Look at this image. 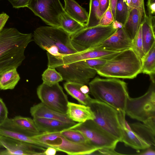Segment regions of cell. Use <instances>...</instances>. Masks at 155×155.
<instances>
[{
  "instance_id": "cell-1",
  "label": "cell",
  "mask_w": 155,
  "mask_h": 155,
  "mask_svg": "<svg viewBox=\"0 0 155 155\" xmlns=\"http://www.w3.org/2000/svg\"><path fill=\"white\" fill-rule=\"evenodd\" d=\"M32 33L20 32L15 28L0 32V76L10 69L17 68L25 59V50L33 41Z\"/></svg>"
},
{
  "instance_id": "cell-2",
  "label": "cell",
  "mask_w": 155,
  "mask_h": 155,
  "mask_svg": "<svg viewBox=\"0 0 155 155\" xmlns=\"http://www.w3.org/2000/svg\"><path fill=\"white\" fill-rule=\"evenodd\" d=\"M88 84L90 93L94 99L125 113L126 103L129 96L125 82L117 78L96 77Z\"/></svg>"
},
{
  "instance_id": "cell-3",
  "label": "cell",
  "mask_w": 155,
  "mask_h": 155,
  "mask_svg": "<svg viewBox=\"0 0 155 155\" xmlns=\"http://www.w3.org/2000/svg\"><path fill=\"white\" fill-rule=\"evenodd\" d=\"M33 37L39 47L57 58L78 53L71 43L70 34L61 28L40 27L34 31Z\"/></svg>"
},
{
  "instance_id": "cell-4",
  "label": "cell",
  "mask_w": 155,
  "mask_h": 155,
  "mask_svg": "<svg viewBox=\"0 0 155 155\" xmlns=\"http://www.w3.org/2000/svg\"><path fill=\"white\" fill-rule=\"evenodd\" d=\"M141 60L130 48L122 51L107 60L96 71L101 76L108 78L133 79L141 73Z\"/></svg>"
},
{
  "instance_id": "cell-5",
  "label": "cell",
  "mask_w": 155,
  "mask_h": 155,
  "mask_svg": "<svg viewBox=\"0 0 155 155\" xmlns=\"http://www.w3.org/2000/svg\"><path fill=\"white\" fill-rule=\"evenodd\" d=\"M125 112L130 118L142 122L155 132V81H151L148 91L142 96L127 97Z\"/></svg>"
},
{
  "instance_id": "cell-6",
  "label": "cell",
  "mask_w": 155,
  "mask_h": 155,
  "mask_svg": "<svg viewBox=\"0 0 155 155\" xmlns=\"http://www.w3.org/2000/svg\"><path fill=\"white\" fill-rule=\"evenodd\" d=\"M33 138L39 143L68 155L91 154L99 149L90 143L71 141L62 135L60 132L40 133L33 135Z\"/></svg>"
},
{
  "instance_id": "cell-7",
  "label": "cell",
  "mask_w": 155,
  "mask_h": 155,
  "mask_svg": "<svg viewBox=\"0 0 155 155\" xmlns=\"http://www.w3.org/2000/svg\"><path fill=\"white\" fill-rule=\"evenodd\" d=\"M88 106L94 115L93 120L119 142H122V131L118 111L105 103L93 98Z\"/></svg>"
},
{
  "instance_id": "cell-8",
  "label": "cell",
  "mask_w": 155,
  "mask_h": 155,
  "mask_svg": "<svg viewBox=\"0 0 155 155\" xmlns=\"http://www.w3.org/2000/svg\"><path fill=\"white\" fill-rule=\"evenodd\" d=\"M117 30L112 24L86 27L70 36L71 43L78 52L86 51L102 42Z\"/></svg>"
},
{
  "instance_id": "cell-9",
  "label": "cell",
  "mask_w": 155,
  "mask_h": 155,
  "mask_svg": "<svg viewBox=\"0 0 155 155\" xmlns=\"http://www.w3.org/2000/svg\"><path fill=\"white\" fill-rule=\"evenodd\" d=\"M81 133L89 143L99 149H115L118 140L106 132L93 120L77 123L70 128Z\"/></svg>"
},
{
  "instance_id": "cell-10",
  "label": "cell",
  "mask_w": 155,
  "mask_h": 155,
  "mask_svg": "<svg viewBox=\"0 0 155 155\" xmlns=\"http://www.w3.org/2000/svg\"><path fill=\"white\" fill-rule=\"evenodd\" d=\"M27 7L47 25L61 28L60 17L65 11L60 0H30Z\"/></svg>"
},
{
  "instance_id": "cell-11",
  "label": "cell",
  "mask_w": 155,
  "mask_h": 155,
  "mask_svg": "<svg viewBox=\"0 0 155 155\" xmlns=\"http://www.w3.org/2000/svg\"><path fill=\"white\" fill-rule=\"evenodd\" d=\"M37 94L41 102L55 111L66 114L69 101L59 83L51 86L42 83L38 87Z\"/></svg>"
},
{
  "instance_id": "cell-12",
  "label": "cell",
  "mask_w": 155,
  "mask_h": 155,
  "mask_svg": "<svg viewBox=\"0 0 155 155\" xmlns=\"http://www.w3.org/2000/svg\"><path fill=\"white\" fill-rule=\"evenodd\" d=\"M66 82H72L84 84H88L93 78L96 71L90 68L84 60L61 65L55 68Z\"/></svg>"
},
{
  "instance_id": "cell-13",
  "label": "cell",
  "mask_w": 155,
  "mask_h": 155,
  "mask_svg": "<svg viewBox=\"0 0 155 155\" xmlns=\"http://www.w3.org/2000/svg\"><path fill=\"white\" fill-rule=\"evenodd\" d=\"M0 155H45L46 148L0 135Z\"/></svg>"
},
{
  "instance_id": "cell-14",
  "label": "cell",
  "mask_w": 155,
  "mask_h": 155,
  "mask_svg": "<svg viewBox=\"0 0 155 155\" xmlns=\"http://www.w3.org/2000/svg\"><path fill=\"white\" fill-rule=\"evenodd\" d=\"M121 51L93 47L84 51L70 54L60 58H54L51 63L53 66L55 68L61 65L91 59L101 58L108 60Z\"/></svg>"
},
{
  "instance_id": "cell-15",
  "label": "cell",
  "mask_w": 155,
  "mask_h": 155,
  "mask_svg": "<svg viewBox=\"0 0 155 155\" xmlns=\"http://www.w3.org/2000/svg\"><path fill=\"white\" fill-rule=\"evenodd\" d=\"M0 135L47 148L48 147L35 140L33 136L35 134L23 130L15 125L11 118H8L0 125Z\"/></svg>"
},
{
  "instance_id": "cell-16",
  "label": "cell",
  "mask_w": 155,
  "mask_h": 155,
  "mask_svg": "<svg viewBox=\"0 0 155 155\" xmlns=\"http://www.w3.org/2000/svg\"><path fill=\"white\" fill-rule=\"evenodd\" d=\"M132 42V39L122 28L117 29L105 40L94 47L110 51H122L131 48Z\"/></svg>"
},
{
  "instance_id": "cell-17",
  "label": "cell",
  "mask_w": 155,
  "mask_h": 155,
  "mask_svg": "<svg viewBox=\"0 0 155 155\" xmlns=\"http://www.w3.org/2000/svg\"><path fill=\"white\" fill-rule=\"evenodd\" d=\"M118 112L122 134V142L137 150H143L151 147L131 129L125 120L126 114L121 112Z\"/></svg>"
},
{
  "instance_id": "cell-18",
  "label": "cell",
  "mask_w": 155,
  "mask_h": 155,
  "mask_svg": "<svg viewBox=\"0 0 155 155\" xmlns=\"http://www.w3.org/2000/svg\"><path fill=\"white\" fill-rule=\"evenodd\" d=\"M30 113L33 118L53 119L69 124L77 123L70 119L66 114L55 111L41 102L31 107L30 109Z\"/></svg>"
},
{
  "instance_id": "cell-19",
  "label": "cell",
  "mask_w": 155,
  "mask_h": 155,
  "mask_svg": "<svg viewBox=\"0 0 155 155\" xmlns=\"http://www.w3.org/2000/svg\"><path fill=\"white\" fill-rule=\"evenodd\" d=\"M66 114L70 119L78 123L93 120L95 118L94 114L89 107L69 101Z\"/></svg>"
},
{
  "instance_id": "cell-20",
  "label": "cell",
  "mask_w": 155,
  "mask_h": 155,
  "mask_svg": "<svg viewBox=\"0 0 155 155\" xmlns=\"http://www.w3.org/2000/svg\"><path fill=\"white\" fill-rule=\"evenodd\" d=\"M154 15H146L141 23L142 36L145 54L155 43Z\"/></svg>"
},
{
  "instance_id": "cell-21",
  "label": "cell",
  "mask_w": 155,
  "mask_h": 155,
  "mask_svg": "<svg viewBox=\"0 0 155 155\" xmlns=\"http://www.w3.org/2000/svg\"><path fill=\"white\" fill-rule=\"evenodd\" d=\"M41 133L60 132L70 128L75 124H69L56 120L45 118H33Z\"/></svg>"
},
{
  "instance_id": "cell-22",
  "label": "cell",
  "mask_w": 155,
  "mask_h": 155,
  "mask_svg": "<svg viewBox=\"0 0 155 155\" xmlns=\"http://www.w3.org/2000/svg\"><path fill=\"white\" fill-rule=\"evenodd\" d=\"M142 20L140 11L136 8H131L123 28L132 40L137 34Z\"/></svg>"
},
{
  "instance_id": "cell-23",
  "label": "cell",
  "mask_w": 155,
  "mask_h": 155,
  "mask_svg": "<svg viewBox=\"0 0 155 155\" xmlns=\"http://www.w3.org/2000/svg\"><path fill=\"white\" fill-rule=\"evenodd\" d=\"M64 2L65 12L74 19L85 25L89 16L85 9L74 0H65Z\"/></svg>"
},
{
  "instance_id": "cell-24",
  "label": "cell",
  "mask_w": 155,
  "mask_h": 155,
  "mask_svg": "<svg viewBox=\"0 0 155 155\" xmlns=\"http://www.w3.org/2000/svg\"><path fill=\"white\" fill-rule=\"evenodd\" d=\"M84 84L72 82H66L64 88L70 95L77 100L81 104L88 106L91 100L89 94H84L82 91Z\"/></svg>"
},
{
  "instance_id": "cell-25",
  "label": "cell",
  "mask_w": 155,
  "mask_h": 155,
  "mask_svg": "<svg viewBox=\"0 0 155 155\" xmlns=\"http://www.w3.org/2000/svg\"><path fill=\"white\" fill-rule=\"evenodd\" d=\"M131 129L151 146H155V132L144 124H129Z\"/></svg>"
},
{
  "instance_id": "cell-26",
  "label": "cell",
  "mask_w": 155,
  "mask_h": 155,
  "mask_svg": "<svg viewBox=\"0 0 155 155\" xmlns=\"http://www.w3.org/2000/svg\"><path fill=\"white\" fill-rule=\"evenodd\" d=\"M141 73L149 75L151 81H155V43L141 60Z\"/></svg>"
},
{
  "instance_id": "cell-27",
  "label": "cell",
  "mask_w": 155,
  "mask_h": 155,
  "mask_svg": "<svg viewBox=\"0 0 155 155\" xmlns=\"http://www.w3.org/2000/svg\"><path fill=\"white\" fill-rule=\"evenodd\" d=\"M17 68H13L3 73L0 76V89L12 90L14 88L20 79Z\"/></svg>"
},
{
  "instance_id": "cell-28",
  "label": "cell",
  "mask_w": 155,
  "mask_h": 155,
  "mask_svg": "<svg viewBox=\"0 0 155 155\" xmlns=\"http://www.w3.org/2000/svg\"><path fill=\"white\" fill-rule=\"evenodd\" d=\"M61 28L71 35L85 27L81 23L70 16L64 11L60 17Z\"/></svg>"
},
{
  "instance_id": "cell-29",
  "label": "cell",
  "mask_w": 155,
  "mask_h": 155,
  "mask_svg": "<svg viewBox=\"0 0 155 155\" xmlns=\"http://www.w3.org/2000/svg\"><path fill=\"white\" fill-rule=\"evenodd\" d=\"M11 119L15 125L23 130L35 134L41 133L37 127L33 118L17 116L11 118Z\"/></svg>"
},
{
  "instance_id": "cell-30",
  "label": "cell",
  "mask_w": 155,
  "mask_h": 155,
  "mask_svg": "<svg viewBox=\"0 0 155 155\" xmlns=\"http://www.w3.org/2000/svg\"><path fill=\"white\" fill-rule=\"evenodd\" d=\"M88 14V19L85 27H90L98 25L102 15L99 9V0H90Z\"/></svg>"
},
{
  "instance_id": "cell-31",
  "label": "cell",
  "mask_w": 155,
  "mask_h": 155,
  "mask_svg": "<svg viewBox=\"0 0 155 155\" xmlns=\"http://www.w3.org/2000/svg\"><path fill=\"white\" fill-rule=\"evenodd\" d=\"M43 83L51 86L62 81L63 80L61 74L55 68H48L42 74Z\"/></svg>"
},
{
  "instance_id": "cell-32",
  "label": "cell",
  "mask_w": 155,
  "mask_h": 155,
  "mask_svg": "<svg viewBox=\"0 0 155 155\" xmlns=\"http://www.w3.org/2000/svg\"><path fill=\"white\" fill-rule=\"evenodd\" d=\"M130 10L126 0H117L114 20L124 25L127 17Z\"/></svg>"
},
{
  "instance_id": "cell-33",
  "label": "cell",
  "mask_w": 155,
  "mask_h": 155,
  "mask_svg": "<svg viewBox=\"0 0 155 155\" xmlns=\"http://www.w3.org/2000/svg\"><path fill=\"white\" fill-rule=\"evenodd\" d=\"M60 133L67 139L71 141L79 143H90L84 135L78 130L68 129L62 130L60 131Z\"/></svg>"
},
{
  "instance_id": "cell-34",
  "label": "cell",
  "mask_w": 155,
  "mask_h": 155,
  "mask_svg": "<svg viewBox=\"0 0 155 155\" xmlns=\"http://www.w3.org/2000/svg\"><path fill=\"white\" fill-rule=\"evenodd\" d=\"M131 48L141 60L145 55L142 36L141 24L136 36L132 40Z\"/></svg>"
},
{
  "instance_id": "cell-35",
  "label": "cell",
  "mask_w": 155,
  "mask_h": 155,
  "mask_svg": "<svg viewBox=\"0 0 155 155\" xmlns=\"http://www.w3.org/2000/svg\"><path fill=\"white\" fill-rule=\"evenodd\" d=\"M114 21L113 14L110 5L101 17L99 25L107 26L111 25Z\"/></svg>"
},
{
  "instance_id": "cell-36",
  "label": "cell",
  "mask_w": 155,
  "mask_h": 155,
  "mask_svg": "<svg viewBox=\"0 0 155 155\" xmlns=\"http://www.w3.org/2000/svg\"><path fill=\"white\" fill-rule=\"evenodd\" d=\"M84 61L88 67L96 71L104 65L107 60L103 58H98L89 59Z\"/></svg>"
},
{
  "instance_id": "cell-37",
  "label": "cell",
  "mask_w": 155,
  "mask_h": 155,
  "mask_svg": "<svg viewBox=\"0 0 155 155\" xmlns=\"http://www.w3.org/2000/svg\"><path fill=\"white\" fill-rule=\"evenodd\" d=\"M132 8H136L140 11L143 19L146 15L144 0H131L130 9Z\"/></svg>"
},
{
  "instance_id": "cell-38",
  "label": "cell",
  "mask_w": 155,
  "mask_h": 155,
  "mask_svg": "<svg viewBox=\"0 0 155 155\" xmlns=\"http://www.w3.org/2000/svg\"><path fill=\"white\" fill-rule=\"evenodd\" d=\"M8 111L2 99L0 97V125L8 118Z\"/></svg>"
},
{
  "instance_id": "cell-39",
  "label": "cell",
  "mask_w": 155,
  "mask_h": 155,
  "mask_svg": "<svg viewBox=\"0 0 155 155\" xmlns=\"http://www.w3.org/2000/svg\"><path fill=\"white\" fill-rule=\"evenodd\" d=\"M13 8H17L27 7L30 0H8Z\"/></svg>"
},
{
  "instance_id": "cell-40",
  "label": "cell",
  "mask_w": 155,
  "mask_h": 155,
  "mask_svg": "<svg viewBox=\"0 0 155 155\" xmlns=\"http://www.w3.org/2000/svg\"><path fill=\"white\" fill-rule=\"evenodd\" d=\"M99 9L102 15L110 5V0H99Z\"/></svg>"
},
{
  "instance_id": "cell-41",
  "label": "cell",
  "mask_w": 155,
  "mask_h": 155,
  "mask_svg": "<svg viewBox=\"0 0 155 155\" xmlns=\"http://www.w3.org/2000/svg\"><path fill=\"white\" fill-rule=\"evenodd\" d=\"M115 149L108 148H102L98 149L99 154L103 155H122L123 154L118 153L115 151Z\"/></svg>"
},
{
  "instance_id": "cell-42",
  "label": "cell",
  "mask_w": 155,
  "mask_h": 155,
  "mask_svg": "<svg viewBox=\"0 0 155 155\" xmlns=\"http://www.w3.org/2000/svg\"><path fill=\"white\" fill-rule=\"evenodd\" d=\"M147 6L148 15H153L155 12V0H148Z\"/></svg>"
},
{
  "instance_id": "cell-43",
  "label": "cell",
  "mask_w": 155,
  "mask_h": 155,
  "mask_svg": "<svg viewBox=\"0 0 155 155\" xmlns=\"http://www.w3.org/2000/svg\"><path fill=\"white\" fill-rule=\"evenodd\" d=\"M9 18V16L6 13L3 12L0 14V32L3 28Z\"/></svg>"
},
{
  "instance_id": "cell-44",
  "label": "cell",
  "mask_w": 155,
  "mask_h": 155,
  "mask_svg": "<svg viewBox=\"0 0 155 155\" xmlns=\"http://www.w3.org/2000/svg\"><path fill=\"white\" fill-rule=\"evenodd\" d=\"M136 154L141 155H155V147L151 146Z\"/></svg>"
},
{
  "instance_id": "cell-45",
  "label": "cell",
  "mask_w": 155,
  "mask_h": 155,
  "mask_svg": "<svg viewBox=\"0 0 155 155\" xmlns=\"http://www.w3.org/2000/svg\"><path fill=\"white\" fill-rule=\"evenodd\" d=\"M57 151L55 148L49 146L46 148L45 151V155H55Z\"/></svg>"
},
{
  "instance_id": "cell-46",
  "label": "cell",
  "mask_w": 155,
  "mask_h": 155,
  "mask_svg": "<svg viewBox=\"0 0 155 155\" xmlns=\"http://www.w3.org/2000/svg\"><path fill=\"white\" fill-rule=\"evenodd\" d=\"M111 24L113 28L116 30L122 28L123 26L122 23L116 20L114 21Z\"/></svg>"
},
{
  "instance_id": "cell-47",
  "label": "cell",
  "mask_w": 155,
  "mask_h": 155,
  "mask_svg": "<svg viewBox=\"0 0 155 155\" xmlns=\"http://www.w3.org/2000/svg\"><path fill=\"white\" fill-rule=\"evenodd\" d=\"M117 0H110V6L112 10L114 20L115 17V9Z\"/></svg>"
},
{
  "instance_id": "cell-48",
  "label": "cell",
  "mask_w": 155,
  "mask_h": 155,
  "mask_svg": "<svg viewBox=\"0 0 155 155\" xmlns=\"http://www.w3.org/2000/svg\"><path fill=\"white\" fill-rule=\"evenodd\" d=\"M128 5L129 7L130 10V5L131 2V0H126Z\"/></svg>"
},
{
  "instance_id": "cell-49",
  "label": "cell",
  "mask_w": 155,
  "mask_h": 155,
  "mask_svg": "<svg viewBox=\"0 0 155 155\" xmlns=\"http://www.w3.org/2000/svg\"><path fill=\"white\" fill-rule=\"evenodd\" d=\"M64 0V1H65V0Z\"/></svg>"
},
{
  "instance_id": "cell-50",
  "label": "cell",
  "mask_w": 155,
  "mask_h": 155,
  "mask_svg": "<svg viewBox=\"0 0 155 155\" xmlns=\"http://www.w3.org/2000/svg\"></svg>"
}]
</instances>
